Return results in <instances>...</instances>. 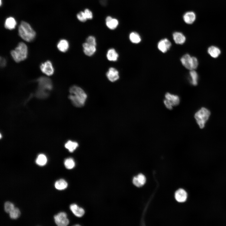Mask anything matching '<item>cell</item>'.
<instances>
[{
	"label": "cell",
	"instance_id": "cell-17",
	"mask_svg": "<svg viewBox=\"0 0 226 226\" xmlns=\"http://www.w3.org/2000/svg\"><path fill=\"white\" fill-rule=\"evenodd\" d=\"M146 180V179L145 176L142 174H140L133 178V183L135 186L139 187L145 184Z\"/></svg>",
	"mask_w": 226,
	"mask_h": 226
},
{
	"label": "cell",
	"instance_id": "cell-16",
	"mask_svg": "<svg viewBox=\"0 0 226 226\" xmlns=\"http://www.w3.org/2000/svg\"><path fill=\"white\" fill-rule=\"evenodd\" d=\"M187 194L183 189H180L177 190L175 193L176 200L179 202H183L187 198Z\"/></svg>",
	"mask_w": 226,
	"mask_h": 226
},
{
	"label": "cell",
	"instance_id": "cell-33",
	"mask_svg": "<svg viewBox=\"0 0 226 226\" xmlns=\"http://www.w3.org/2000/svg\"><path fill=\"white\" fill-rule=\"evenodd\" d=\"M6 60L5 58L3 57L0 58V65L2 67H4L6 64Z\"/></svg>",
	"mask_w": 226,
	"mask_h": 226
},
{
	"label": "cell",
	"instance_id": "cell-2",
	"mask_svg": "<svg viewBox=\"0 0 226 226\" xmlns=\"http://www.w3.org/2000/svg\"><path fill=\"white\" fill-rule=\"evenodd\" d=\"M38 89L36 92V96L39 98H44L48 96L49 91L53 88L51 79L46 77H41L37 80Z\"/></svg>",
	"mask_w": 226,
	"mask_h": 226
},
{
	"label": "cell",
	"instance_id": "cell-22",
	"mask_svg": "<svg viewBox=\"0 0 226 226\" xmlns=\"http://www.w3.org/2000/svg\"><path fill=\"white\" fill-rule=\"evenodd\" d=\"M106 57L110 61H116L117 60L118 54L114 49L111 48L108 51Z\"/></svg>",
	"mask_w": 226,
	"mask_h": 226
},
{
	"label": "cell",
	"instance_id": "cell-28",
	"mask_svg": "<svg viewBox=\"0 0 226 226\" xmlns=\"http://www.w3.org/2000/svg\"><path fill=\"white\" fill-rule=\"evenodd\" d=\"M191 78V83L194 85H196L197 83L198 76L196 72L194 70H191L189 73Z\"/></svg>",
	"mask_w": 226,
	"mask_h": 226
},
{
	"label": "cell",
	"instance_id": "cell-18",
	"mask_svg": "<svg viewBox=\"0 0 226 226\" xmlns=\"http://www.w3.org/2000/svg\"><path fill=\"white\" fill-rule=\"evenodd\" d=\"M105 21L106 26L111 30H114L116 29L118 24V20L116 19L112 18L110 16L106 17Z\"/></svg>",
	"mask_w": 226,
	"mask_h": 226
},
{
	"label": "cell",
	"instance_id": "cell-25",
	"mask_svg": "<svg viewBox=\"0 0 226 226\" xmlns=\"http://www.w3.org/2000/svg\"><path fill=\"white\" fill-rule=\"evenodd\" d=\"M65 146L70 152L72 153L77 148L78 146V144L76 142L68 141L66 143Z\"/></svg>",
	"mask_w": 226,
	"mask_h": 226
},
{
	"label": "cell",
	"instance_id": "cell-30",
	"mask_svg": "<svg viewBox=\"0 0 226 226\" xmlns=\"http://www.w3.org/2000/svg\"><path fill=\"white\" fill-rule=\"evenodd\" d=\"M9 216L11 218L13 219L17 218L20 214L19 209L16 207H14L9 213Z\"/></svg>",
	"mask_w": 226,
	"mask_h": 226
},
{
	"label": "cell",
	"instance_id": "cell-11",
	"mask_svg": "<svg viewBox=\"0 0 226 226\" xmlns=\"http://www.w3.org/2000/svg\"><path fill=\"white\" fill-rule=\"evenodd\" d=\"M171 45L170 42L167 39L161 40L158 43V48L163 53H165L170 48Z\"/></svg>",
	"mask_w": 226,
	"mask_h": 226
},
{
	"label": "cell",
	"instance_id": "cell-27",
	"mask_svg": "<svg viewBox=\"0 0 226 226\" xmlns=\"http://www.w3.org/2000/svg\"><path fill=\"white\" fill-rule=\"evenodd\" d=\"M47 161L46 156L42 154H39L36 160V163L39 165L43 166L45 165Z\"/></svg>",
	"mask_w": 226,
	"mask_h": 226
},
{
	"label": "cell",
	"instance_id": "cell-6",
	"mask_svg": "<svg viewBox=\"0 0 226 226\" xmlns=\"http://www.w3.org/2000/svg\"><path fill=\"white\" fill-rule=\"evenodd\" d=\"M180 61L185 68L190 70L196 69L198 65L197 58L194 57H191L188 54L184 55L181 58Z\"/></svg>",
	"mask_w": 226,
	"mask_h": 226
},
{
	"label": "cell",
	"instance_id": "cell-20",
	"mask_svg": "<svg viewBox=\"0 0 226 226\" xmlns=\"http://www.w3.org/2000/svg\"><path fill=\"white\" fill-rule=\"evenodd\" d=\"M57 46L59 51L62 52H65L68 50L69 44L67 40L62 39L58 42Z\"/></svg>",
	"mask_w": 226,
	"mask_h": 226
},
{
	"label": "cell",
	"instance_id": "cell-23",
	"mask_svg": "<svg viewBox=\"0 0 226 226\" xmlns=\"http://www.w3.org/2000/svg\"><path fill=\"white\" fill-rule=\"evenodd\" d=\"M208 54L213 58H217L221 53L220 50L217 47L212 46L209 47L208 49Z\"/></svg>",
	"mask_w": 226,
	"mask_h": 226
},
{
	"label": "cell",
	"instance_id": "cell-32",
	"mask_svg": "<svg viewBox=\"0 0 226 226\" xmlns=\"http://www.w3.org/2000/svg\"><path fill=\"white\" fill-rule=\"evenodd\" d=\"M89 44L96 46V43L95 37L92 36H89L86 39V42Z\"/></svg>",
	"mask_w": 226,
	"mask_h": 226
},
{
	"label": "cell",
	"instance_id": "cell-15",
	"mask_svg": "<svg viewBox=\"0 0 226 226\" xmlns=\"http://www.w3.org/2000/svg\"><path fill=\"white\" fill-rule=\"evenodd\" d=\"M70 209L73 214L78 217H82L85 213L83 208L79 207L75 204H72L70 206Z\"/></svg>",
	"mask_w": 226,
	"mask_h": 226
},
{
	"label": "cell",
	"instance_id": "cell-7",
	"mask_svg": "<svg viewBox=\"0 0 226 226\" xmlns=\"http://www.w3.org/2000/svg\"><path fill=\"white\" fill-rule=\"evenodd\" d=\"M165 97V99L164 103L166 107L169 110L172 109L173 107L178 105L180 103V99L178 95L167 93Z\"/></svg>",
	"mask_w": 226,
	"mask_h": 226
},
{
	"label": "cell",
	"instance_id": "cell-9",
	"mask_svg": "<svg viewBox=\"0 0 226 226\" xmlns=\"http://www.w3.org/2000/svg\"><path fill=\"white\" fill-rule=\"evenodd\" d=\"M40 68L41 72L45 75L50 76L54 73V68L52 62L50 61H47L41 64Z\"/></svg>",
	"mask_w": 226,
	"mask_h": 226
},
{
	"label": "cell",
	"instance_id": "cell-26",
	"mask_svg": "<svg viewBox=\"0 0 226 226\" xmlns=\"http://www.w3.org/2000/svg\"><path fill=\"white\" fill-rule=\"evenodd\" d=\"M129 38L131 42L133 43H138L141 41L140 35L136 32L131 33L129 35Z\"/></svg>",
	"mask_w": 226,
	"mask_h": 226
},
{
	"label": "cell",
	"instance_id": "cell-1",
	"mask_svg": "<svg viewBox=\"0 0 226 226\" xmlns=\"http://www.w3.org/2000/svg\"><path fill=\"white\" fill-rule=\"evenodd\" d=\"M68 98L73 105L76 107L83 106L87 98V95L80 87L77 86H71L69 89Z\"/></svg>",
	"mask_w": 226,
	"mask_h": 226
},
{
	"label": "cell",
	"instance_id": "cell-12",
	"mask_svg": "<svg viewBox=\"0 0 226 226\" xmlns=\"http://www.w3.org/2000/svg\"><path fill=\"white\" fill-rule=\"evenodd\" d=\"M106 76L110 81L114 82L117 80L119 78V72L116 68L110 67L106 73Z\"/></svg>",
	"mask_w": 226,
	"mask_h": 226
},
{
	"label": "cell",
	"instance_id": "cell-19",
	"mask_svg": "<svg viewBox=\"0 0 226 226\" xmlns=\"http://www.w3.org/2000/svg\"><path fill=\"white\" fill-rule=\"evenodd\" d=\"M173 38L175 42L178 44H182L185 42L186 38L181 33L175 32L173 35Z\"/></svg>",
	"mask_w": 226,
	"mask_h": 226
},
{
	"label": "cell",
	"instance_id": "cell-5",
	"mask_svg": "<svg viewBox=\"0 0 226 226\" xmlns=\"http://www.w3.org/2000/svg\"><path fill=\"white\" fill-rule=\"evenodd\" d=\"M210 114L209 110L204 107L201 108L195 113L194 118L200 128L204 127Z\"/></svg>",
	"mask_w": 226,
	"mask_h": 226
},
{
	"label": "cell",
	"instance_id": "cell-13",
	"mask_svg": "<svg viewBox=\"0 0 226 226\" xmlns=\"http://www.w3.org/2000/svg\"><path fill=\"white\" fill-rule=\"evenodd\" d=\"M83 51L84 54L89 56L93 55L96 51V46L85 42L83 44Z\"/></svg>",
	"mask_w": 226,
	"mask_h": 226
},
{
	"label": "cell",
	"instance_id": "cell-3",
	"mask_svg": "<svg viewBox=\"0 0 226 226\" xmlns=\"http://www.w3.org/2000/svg\"><path fill=\"white\" fill-rule=\"evenodd\" d=\"M20 36L24 40L28 42L33 41L35 38L36 33L30 25L28 23L22 21L18 29Z\"/></svg>",
	"mask_w": 226,
	"mask_h": 226
},
{
	"label": "cell",
	"instance_id": "cell-24",
	"mask_svg": "<svg viewBox=\"0 0 226 226\" xmlns=\"http://www.w3.org/2000/svg\"><path fill=\"white\" fill-rule=\"evenodd\" d=\"M67 182L63 179H60L56 181L55 184L56 188L58 190H63L67 186Z\"/></svg>",
	"mask_w": 226,
	"mask_h": 226
},
{
	"label": "cell",
	"instance_id": "cell-14",
	"mask_svg": "<svg viewBox=\"0 0 226 226\" xmlns=\"http://www.w3.org/2000/svg\"><path fill=\"white\" fill-rule=\"evenodd\" d=\"M196 14L192 11H188L184 15L183 18L184 22L188 24H191L195 21Z\"/></svg>",
	"mask_w": 226,
	"mask_h": 226
},
{
	"label": "cell",
	"instance_id": "cell-31",
	"mask_svg": "<svg viewBox=\"0 0 226 226\" xmlns=\"http://www.w3.org/2000/svg\"><path fill=\"white\" fill-rule=\"evenodd\" d=\"M14 207L13 204L9 202H7L4 203V209L7 213H9Z\"/></svg>",
	"mask_w": 226,
	"mask_h": 226
},
{
	"label": "cell",
	"instance_id": "cell-10",
	"mask_svg": "<svg viewBox=\"0 0 226 226\" xmlns=\"http://www.w3.org/2000/svg\"><path fill=\"white\" fill-rule=\"evenodd\" d=\"M78 19L80 21L84 22L87 19H90L93 18V14L88 9H86L84 12L81 11L77 15Z\"/></svg>",
	"mask_w": 226,
	"mask_h": 226
},
{
	"label": "cell",
	"instance_id": "cell-8",
	"mask_svg": "<svg viewBox=\"0 0 226 226\" xmlns=\"http://www.w3.org/2000/svg\"><path fill=\"white\" fill-rule=\"evenodd\" d=\"M54 219L56 224L58 226H66L69 223L67 214L64 212H60L55 215Z\"/></svg>",
	"mask_w": 226,
	"mask_h": 226
},
{
	"label": "cell",
	"instance_id": "cell-34",
	"mask_svg": "<svg viewBox=\"0 0 226 226\" xmlns=\"http://www.w3.org/2000/svg\"><path fill=\"white\" fill-rule=\"evenodd\" d=\"M2 0H0V6L2 5V2H1Z\"/></svg>",
	"mask_w": 226,
	"mask_h": 226
},
{
	"label": "cell",
	"instance_id": "cell-29",
	"mask_svg": "<svg viewBox=\"0 0 226 226\" xmlns=\"http://www.w3.org/2000/svg\"><path fill=\"white\" fill-rule=\"evenodd\" d=\"M64 164L66 168L68 169H72L75 166V162L72 158L66 159L64 161Z\"/></svg>",
	"mask_w": 226,
	"mask_h": 226
},
{
	"label": "cell",
	"instance_id": "cell-21",
	"mask_svg": "<svg viewBox=\"0 0 226 226\" xmlns=\"http://www.w3.org/2000/svg\"><path fill=\"white\" fill-rule=\"evenodd\" d=\"M16 22L14 18L13 17L8 18L5 22L4 26L6 28L9 30L14 29L16 25Z\"/></svg>",
	"mask_w": 226,
	"mask_h": 226
},
{
	"label": "cell",
	"instance_id": "cell-4",
	"mask_svg": "<svg viewBox=\"0 0 226 226\" xmlns=\"http://www.w3.org/2000/svg\"><path fill=\"white\" fill-rule=\"evenodd\" d=\"M28 53V47L23 42L19 43L17 46L10 52L12 58L17 62L25 60L27 57Z\"/></svg>",
	"mask_w": 226,
	"mask_h": 226
}]
</instances>
